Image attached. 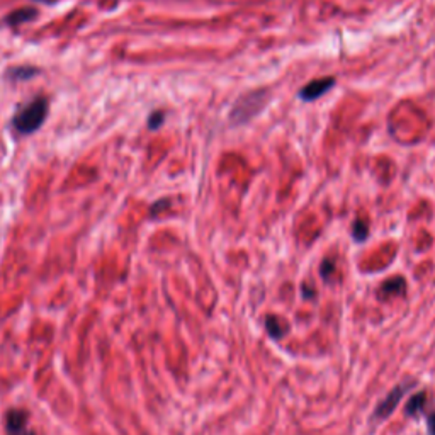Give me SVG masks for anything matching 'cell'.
Instances as JSON below:
<instances>
[{
    "label": "cell",
    "instance_id": "cell-9",
    "mask_svg": "<svg viewBox=\"0 0 435 435\" xmlns=\"http://www.w3.org/2000/svg\"><path fill=\"white\" fill-rule=\"evenodd\" d=\"M425 403H427V394L424 391L413 394V396L408 400V403L405 405V417L408 418L420 417L425 408Z\"/></svg>",
    "mask_w": 435,
    "mask_h": 435
},
{
    "label": "cell",
    "instance_id": "cell-11",
    "mask_svg": "<svg viewBox=\"0 0 435 435\" xmlns=\"http://www.w3.org/2000/svg\"><path fill=\"white\" fill-rule=\"evenodd\" d=\"M352 237L353 240H356L357 243L361 242H365L369 237V226L368 223L364 221V219H356L352 225Z\"/></svg>",
    "mask_w": 435,
    "mask_h": 435
},
{
    "label": "cell",
    "instance_id": "cell-5",
    "mask_svg": "<svg viewBox=\"0 0 435 435\" xmlns=\"http://www.w3.org/2000/svg\"><path fill=\"white\" fill-rule=\"evenodd\" d=\"M30 413L26 410L12 408L6 415V434L7 435H36L27 427Z\"/></svg>",
    "mask_w": 435,
    "mask_h": 435
},
{
    "label": "cell",
    "instance_id": "cell-12",
    "mask_svg": "<svg viewBox=\"0 0 435 435\" xmlns=\"http://www.w3.org/2000/svg\"><path fill=\"white\" fill-rule=\"evenodd\" d=\"M333 272H335V262H333V260H330V259H325L320 266L321 279H323L325 283H328V280H330V278L333 275Z\"/></svg>",
    "mask_w": 435,
    "mask_h": 435
},
{
    "label": "cell",
    "instance_id": "cell-10",
    "mask_svg": "<svg viewBox=\"0 0 435 435\" xmlns=\"http://www.w3.org/2000/svg\"><path fill=\"white\" fill-rule=\"evenodd\" d=\"M34 75H38V68L32 67H15L7 72V79L11 80H27Z\"/></svg>",
    "mask_w": 435,
    "mask_h": 435
},
{
    "label": "cell",
    "instance_id": "cell-3",
    "mask_svg": "<svg viewBox=\"0 0 435 435\" xmlns=\"http://www.w3.org/2000/svg\"><path fill=\"white\" fill-rule=\"evenodd\" d=\"M412 388V384H398L394 386V388L389 391L383 400L379 401V405L376 406V410H374L371 420L372 422H383L386 418H389L394 413V410L398 408V405H400L401 398L405 396L406 391Z\"/></svg>",
    "mask_w": 435,
    "mask_h": 435
},
{
    "label": "cell",
    "instance_id": "cell-7",
    "mask_svg": "<svg viewBox=\"0 0 435 435\" xmlns=\"http://www.w3.org/2000/svg\"><path fill=\"white\" fill-rule=\"evenodd\" d=\"M264 325H266L267 335H269L272 340H275V342L283 340L284 337L290 333V327H287L286 321H284L283 318H279V316H275V315L266 316V321H264Z\"/></svg>",
    "mask_w": 435,
    "mask_h": 435
},
{
    "label": "cell",
    "instance_id": "cell-14",
    "mask_svg": "<svg viewBox=\"0 0 435 435\" xmlns=\"http://www.w3.org/2000/svg\"><path fill=\"white\" fill-rule=\"evenodd\" d=\"M427 432L429 435H435V412L430 413L427 418Z\"/></svg>",
    "mask_w": 435,
    "mask_h": 435
},
{
    "label": "cell",
    "instance_id": "cell-8",
    "mask_svg": "<svg viewBox=\"0 0 435 435\" xmlns=\"http://www.w3.org/2000/svg\"><path fill=\"white\" fill-rule=\"evenodd\" d=\"M36 15H38V11H36L34 7H22V9L11 12L4 21H6L7 26H19V24L32 21Z\"/></svg>",
    "mask_w": 435,
    "mask_h": 435
},
{
    "label": "cell",
    "instance_id": "cell-16",
    "mask_svg": "<svg viewBox=\"0 0 435 435\" xmlns=\"http://www.w3.org/2000/svg\"><path fill=\"white\" fill-rule=\"evenodd\" d=\"M36 2H41V4H46V6H51V4L60 2V0H36Z\"/></svg>",
    "mask_w": 435,
    "mask_h": 435
},
{
    "label": "cell",
    "instance_id": "cell-1",
    "mask_svg": "<svg viewBox=\"0 0 435 435\" xmlns=\"http://www.w3.org/2000/svg\"><path fill=\"white\" fill-rule=\"evenodd\" d=\"M48 116V99L46 97H36L32 103H30L26 108L19 112L12 121V126L15 131L21 135H31V133L38 131L39 126L44 123Z\"/></svg>",
    "mask_w": 435,
    "mask_h": 435
},
{
    "label": "cell",
    "instance_id": "cell-4",
    "mask_svg": "<svg viewBox=\"0 0 435 435\" xmlns=\"http://www.w3.org/2000/svg\"><path fill=\"white\" fill-rule=\"evenodd\" d=\"M335 84H337L335 77H323V79L311 80L310 84H306L303 89H301L298 97L301 100H304V103H313V100L320 99L321 96L330 92L332 89L335 87Z\"/></svg>",
    "mask_w": 435,
    "mask_h": 435
},
{
    "label": "cell",
    "instance_id": "cell-13",
    "mask_svg": "<svg viewBox=\"0 0 435 435\" xmlns=\"http://www.w3.org/2000/svg\"><path fill=\"white\" fill-rule=\"evenodd\" d=\"M164 121H165L164 112H162V111H155L152 116H150V119H148V128H150V129H158L162 124H164Z\"/></svg>",
    "mask_w": 435,
    "mask_h": 435
},
{
    "label": "cell",
    "instance_id": "cell-15",
    "mask_svg": "<svg viewBox=\"0 0 435 435\" xmlns=\"http://www.w3.org/2000/svg\"><path fill=\"white\" fill-rule=\"evenodd\" d=\"M316 296V291L313 287H306V284L303 286V298L304 299H313Z\"/></svg>",
    "mask_w": 435,
    "mask_h": 435
},
{
    "label": "cell",
    "instance_id": "cell-6",
    "mask_svg": "<svg viewBox=\"0 0 435 435\" xmlns=\"http://www.w3.org/2000/svg\"><path fill=\"white\" fill-rule=\"evenodd\" d=\"M406 292V280L403 278H393L381 284L377 296L381 299H391L396 296H403Z\"/></svg>",
    "mask_w": 435,
    "mask_h": 435
},
{
    "label": "cell",
    "instance_id": "cell-2",
    "mask_svg": "<svg viewBox=\"0 0 435 435\" xmlns=\"http://www.w3.org/2000/svg\"><path fill=\"white\" fill-rule=\"evenodd\" d=\"M267 97H269V92H267L266 89L252 91L249 93H245V96L240 97L230 112L231 124L240 126L249 123L252 117L262 111L264 105L267 104Z\"/></svg>",
    "mask_w": 435,
    "mask_h": 435
}]
</instances>
